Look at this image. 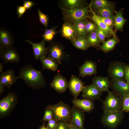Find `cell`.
Masks as SVG:
<instances>
[{"mask_svg":"<svg viewBox=\"0 0 129 129\" xmlns=\"http://www.w3.org/2000/svg\"><path fill=\"white\" fill-rule=\"evenodd\" d=\"M72 102L74 106L81 109L85 112H90L95 108L93 101L88 99L74 98L72 100Z\"/></svg>","mask_w":129,"mask_h":129,"instance_id":"d6986e66","label":"cell"},{"mask_svg":"<svg viewBox=\"0 0 129 129\" xmlns=\"http://www.w3.org/2000/svg\"><path fill=\"white\" fill-rule=\"evenodd\" d=\"M48 57L54 60L58 63L61 64L65 56L62 47L58 43H52L47 48Z\"/></svg>","mask_w":129,"mask_h":129,"instance_id":"9c48e42d","label":"cell"},{"mask_svg":"<svg viewBox=\"0 0 129 129\" xmlns=\"http://www.w3.org/2000/svg\"><path fill=\"white\" fill-rule=\"evenodd\" d=\"M86 38L90 47H97L100 45L101 43L96 31L88 34Z\"/></svg>","mask_w":129,"mask_h":129,"instance_id":"4dcf8cb0","label":"cell"},{"mask_svg":"<svg viewBox=\"0 0 129 129\" xmlns=\"http://www.w3.org/2000/svg\"><path fill=\"white\" fill-rule=\"evenodd\" d=\"M95 31L101 43H103L105 41L106 38L107 37L106 33L97 25Z\"/></svg>","mask_w":129,"mask_h":129,"instance_id":"74e56055","label":"cell"},{"mask_svg":"<svg viewBox=\"0 0 129 129\" xmlns=\"http://www.w3.org/2000/svg\"><path fill=\"white\" fill-rule=\"evenodd\" d=\"M56 28L54 27L49 29H45L44 33L42 35L43 40L45 42L52 41L58 33L56 30Z\"/></svg>","mask_w":129,"mask_h":129,"instance_id":"1f68e13d","label":"cell"},{"mask_svg":"<svg viewBox=\"0 0 129 129\" xmlns=\"http://www.w3.org/2000/svg\"><path fill=\"white\" fill-rule=\"evenodd\" d=\"M123 10L115 11L114 18V26L117 30L122 31L123 26L127 20L124 17Z\"/></svg>","mask_w":129,"mask_h":129,"instance_id":"484cf974","label":"cell"},{"mask_svg":"<svg viewBox=\"0 0 129 129\" xmlns=\"http://www.w3.org/2000/svg\"><path fill=\"white\" fill-rule=\"evenodd\" d=\"M45 122H44L42 125L40 127L39 129H49L45 126Z\"/></svg>","mask_w":129,"mask_h":129,"instance_id":"bcb514c9","label":"cell"},{"mask_svg":"<svg viewBox=\"0 0 129 129\" xmlns=\"http://www.w3.org/2000/svg\"><path fill=\"white\" fill-rule=\"evenodd\" d=\"M96 63L92 61L86 60L79 68V75L82 77L87 75L91 76L97 73Z\"/></svg>","mask_w":129,"mask_h":129,"instance_id":"e0dca14e","label":"cell"},{"mask_svg":"<svg viewBox=\"0 0 129 129\" xmlns=\"http://www.w3.org/2000/svg\"><path fill=\"white\" fill-rule=\"evenodd\" d=\"M62 36L71 42L77 37V35L74 25L66 22L63 25L61 29Z\"/></svg>","mask_w":129,"mask_h":129,"instance_id":"ffe728a7","label":"cell"},{"mask_svg":"<svg viewBox=\"0 0 129 129\" xmlns=\"http://www.w3.org/2000/svg\"><path fill=\"white\" fill-rule=\"evenodd\" d=\"M97 16L99 19L112 29L114 26V19L104 17L98 16L97 15Z\"/></svg>","mask_w":129,"mask_h":129,"instance_id":"8d00e7d4","label":"cell"},{"mask_svg":"<svg viewBox=\"0 0 129 129\" xmlns=\"http://www.w3.org/2000/svg\"><path fill=\"white\" fill-rule=\"evenodd\" d=\"M4 86L2 84L0 83V95L3 94L4 91Z\"/></svg>","mask_w":129,"mask_h":129,"instance_id":"ee69618b","label":"cell"},{"mask_svg":"<svg viewBox=\"0 0 129 129\" xmlns=\"http://www.w3.org/2000/svg\"><path fill=\"white\" fill-rule=\"evenodd\" d=\"M58 122L53 117L48 121L46 126L49 129H55L57 124Z\"/></svg>","mask_w":129,"mask_h":129,"instance_id":"f35d334b","label":"cell"},{"mask_svg":"<svg viewBox=\"0 0 129 129\" xmlns=\"http://www.w3.org/2000/svg\"><path fill=\"white\" fill-rule=\"evenodd\" d=\"M42 65L43 69L55 71L58 68V63L54 60L45 56L39 59Z\"/></svg>","mask_w":129,"mask_h":129,"instance_id":"603a6c76","label":"cell"},{"mask_svg":"<svg viewBox=\"0 0 129 129\" xmlns=\"http://www.w3.org/2000/svg\"><path fill=\"white\" fill-rule=\"evenodd\" d=\"M92 8L95 9L106 7H113L114 5L110 1L106 0H93L89 5Z\"/></svg>","mask_w":129,"mask_h":129,"instance_id":"f546056e","label":"cell"},{"mask_svg":"<svg viewBox=\"0 0 129 129\" xmlns=\"http://www.w3.org/2000/svg\"><path fill=\"white\" fill-rule=\"evenodd\" d=\"M55 129H69L68 123L64 121L58 122Z\"/></svg>","mask_w":129,"mask_h":129,"instance_id":"ab89813d","label":"cell"},{"mask_svg":"<svg viewBox=\"0 0 129 129\" xmlns=\"http://www.w3.org/2000/svg\"><path fill=\"white\" fill-rule=\"evenodd\" d=\"M123 109V112H129V94L122 97Z\"/></svg>","mask_w":129,"mask_h":129,"instance_id":"d590c367","label":"cell"},{"mask_svg":"<svg viewBox=\"0 0 129 129\" xmlns=\"http://www.w3.org/2000/svg\"><path fill=\"white\" fill-rule=\"evenodd\" d=\"M95 12L97 16L114 19V11L113 7H106L95 9Z\"/></svg>","mask_w":129,"mask_h":129,"instance_id":"4316f807","label":"cell"},{"mask_svg":"<svg viewBox=\"0 0 129 129\" xmlns=\"http://www.w3.org/2000/svg\"><path fill=\"white\" fill-rule=\"evenodd\" d=\"M17 78L22 79L28 86L34 89L43 88L46 84L42 72L30 64H26L20 68Z\"/></svg>","mask_w":129,"mask_h":129,"instance_id":"6da1fadb","label":"cell"},{"mask_svg":"<svg viewBox=\"0 0 129 129\" xmlns=\"http://www.w3.org/2000/svg\"><path fill=\"white\" fill-rule=\"evenodd\" d=\"M127 64L125 62L116 60L110 64L107 72L111 78L125 81V75Z\"/></svg>","mask_w":129,"mask_h":129,"instance_id":"8992f818","label":"cell"},{"mask_svg":"<svg viewBox=\"0 0 129 129\" xmlns=\"http://www.w3.org/2000/svg\"><path fill=\"white\" fill-rule=\"evenodd\" d=\"M17 76L13 70L11 69L3 72L0 75V83L10 89L16 82Z\"/></svg>","mask_w":129,"mask_h":129,"instance_id":"2e32d148","label":"cell"},{"mask_svg":"<svg viewBox=\"0 0 129 129\" xmlns=\"http://www.w3.org/2000/svg\"><path fill=\"white\" fill-rule=\"evenodd\" d=\"M123 112L122 110L104 112L101 117V122L105 127L115 129L122 121L124 117Z\"/></svg>","mask_w":129,"mask_h":129,"instance_id":"5b68a950","label":"cell"},{"mask_svg":"<svg viewBox=\"0 0 129 129\" xmlns=\"http://www.w3.org/2000/svg\"><path fill=\"white\" fill-rule=\"evenodd\" d=\"M119 42V39L117 37H113V38L105 41L102 45L97 48L99 50L106 53L113 49Z\"/></svg>","mask_w":129,"mask_h":129,"instance_id":"7402d4cb","label":"cell"},{"mask_svg":"<svg viewBox=\"0 0 129 129\" xmlns=\"http://www.w3.org/2000/svg\"><path fill=\"white\" fill-rule=\"evenodd\" d=\"M67 80L61 75H56L50 84V86L58 93L64 92L68 87Z\"/></svg>","mask_w":129,"mask_h":129,"instance_id":"5bb4252c","label":"cell"},{"mask_svg":"<svg viewBox=\"0 0 129 129\" xmlns=\"http://www.w3.org/2000/svg\"><path fill=\"white\" fill-rule=\"evenodd\" d=\"M25 41L30 44L32 48L34 58L36 59H39L46 56L47 48L45 46V42L43 40L39 43H34L29 39Z\"/></svg>","mask_w":129,"mask_h":129,"instance_id":"9a60e30c","label":"cell"},{"mask_svg":"<svg viewBox=\"0 0 129 129\" xmlns=\"http://www.w3.org/2000/svg\"><path fill=\"white\" fill-rule=\"evenodd\" d=\"M4 67V65L3 64L2 62L0 63V72H2V70L3 69Z\"/></svg>","mask_w":129,"mask_h":129,"instance_id":"7dc6e473","label":"cell"},{"mask_svg":"<svg viewBox=\"0 0 129 129\" xmlns=\"http://www.w3.org/2000/svg\"><path fill=\"white\" fill-rule=\"evenodd\" d=\"M110 86L113 92L122 97L129 94V85L125 81L111 78Z\"/></svg>","mask_w":129,"mask_h":129,"instance_id":"7c38bea8","label":"cell"},{"mask_svg":"<svg viewBox=\"0 0 129 129\" xmlns=\"http://www.w3.org/2000/svg\"><path fill=\"white\" fill-rule=\"evenodd\" d=\"M125 81L129 85V65L127 64L125 70Z\"/></svg>","mask_w":129,"mask_h":129,"instance_id":"7bdbcfd3","label":"cell"},{"mask_svg":"<svg viewBox=\"0 0 129 129\" xmlns=\"http://www.w3.org/2000/svg\"><path fill=\"white\" fill-rule=\"evenodd\" d=\"M27 10L23 6H17V8L16 14L19 18L22 17Z\"/></svg>","mask_w":129,"mask_h":129,"instance_id":"60d3db41","label":"cell"},{"mask_svg":"<svg viewBox=\"0 0 129 129\" xmlns=\"http://www.w3.org/2000/svg\"><path fill=\"white\" fill-rule=\"evenodd\" d=\"M16 94L9 91L8 94L0 101V118L8 114L12 110L16 104L17 100Z\"/></svg>","mask_w":129,"mask_h":129,"instance_id":"52a82bcc","label":"cell"},{"mask_svg":"<svg viewBox=\"0 0 129 129\" xmlns=\"http://www.w3.org/2000/svg\"><path fill=\"white\" fill-rule=\"evenodd\" d=\"M53 117V112L52 109L47 107L46 108L43 118L41 121H48Z\"/></svg>","mask_w":129,"mask_h":129,"instance_id":"d6a6232c","label":"cell"},{"mask_svg":"<svg viewBox=\"0 0 129 129\" xmlns=\"http://www.w3.org/2000/svg\"><path fill=\"white\" fill-rule=\"evenodd\" d=\"M71 42L75 47L81 50H86L90 47L86 38L77 37Z\"/></svg>","mask_w":129,"mask_h":129,"instance_id":"f1b7e54d","label":"cell"},{"mask_svg":"<svg viewBox=\"0 0 129 129\" xmlns=\"http://www.w3.org/2000/svg\"><path fill=\"white\" fill-rule=\"evenodd\" d=\"M96 27V24L91 22L87 21L85 24V29L87 35L95 31Z\"/></svg>","mask_w":129,"mask_h":129,"instance_id":"e575fe53","label":"cell"},{"mask_svg":"<svg viewBox=\"0 0 129 129\" xmlns=\"http://www.w3.org/2000/svg\"><path fill=\"white\" fill-rule=\"evenodd\" d=\"M63 2L65 7L64 8L66 9H72L87 6L86 5V1L84 0H65Z\"/></svg>","mask_w":129,"mask_h":129,"instance_id":"cb8c5ba5","label":"cell"},{"mask_svg":"<svg viewBox=\"0 0 129 129\" xmlns=\"http://www.w3.org/2000/svg\"><path fill=\"white\" fill-rule=\"evenodd\" d=\"M86 19L81 20L74 25L76 32L77 37L86 38L87 34L85 29Z\"/></svg>","mask_w":129,"mask_h":129,"instance_id":"83f0119b","label":"cell"},{"mask_svg":"<svg viewBox=\"0 0 129 129\" xmlns=\"http://www.w3.org/2000/svg\"><path fill=\"white\" fill-rule=\"evenodd\" d=\"M105 99L101 101L104 112H116L122 110V97L113 91L108 90ZM123 111V110H122Z\"/></svg>","mask_w":129,"mask_h":129,"instance_id":"7a4b0ae2","label":"cell"},{"mask_svg":"<svg viewBox=\"0 0 129 129\" xmlns=\"http://www.w3.org/2000/svg\"><path fill=\"white\" fill-rule=\"evenodd\" d=\"M0 43L1 48H6L13 46V42L7 32L3 30L0 31Z\"/></svg>","mask_w":129,"mask_h":129,"instance_id":"d4e9b609","label":"cell"},{"mask_svg":"<svg viewBox=\"0 0 129 129\" xmlns=\"http://www.w3.org/2000/svg\"><path fill=\"white\" fill-rule=\"evenodd\" d=\"M69 129H79L72 124L68 123Z\"/></svg>","mask_w":129,"mask_h":129,"instance_id":"f6af8a7d","label":"cell"},{"mask_svg":"<svg viewBox=\"0 0 129 129\" xmlns=\"http://www.w3.org/2000/svg\"><path fill=\"white\" fill-rule=\"evenodd\" d=\"M37 4L30 0H24L23 1V6L27 10L30 9Z\"/></svg>","mask_w":129,"mask_h":129,"instance_id":"b9f144b4","label":"cell"},{"mask_svg":"<svg viewBox=\"0 0 129 129\" xmlns=\"http://www.w3.org/2000/svg\"><path fill=\"white\" fill-rule=\"evenodd\" d=\"M89 5L86 7L72 9L62 8L63 15L66 22L74 25L78 22L86 19L89 16Z\"/></svg>","mask_w":129,"mask_h":129,"instance_id":"3957f363","label":"cell"},{"mask_svg":"<svg viewBox=\"0 0 129 129\" xmlns=\"http://www.w3.org/2000/svg\"><path fill=\"white\" fill-rule=\"evenodd\" d=\"M0 56L5 63H18L20 61L19 55L13 46L6 48L0 47Z\"/></svg>","mask_w":129,"mask_h":129,"instance_id":"ba28073f","label":"cell"},{"mask_svg":"<svg viewBox=\"0 0 129 129\" xmlns=\"http://www.w3.org/2000/svg\"><path fill=\"white\" fill-rule=\"evenodd\" d=\"M92 83L100 90L107 91L110 87V81L108 77L95 76L92 79Z\"/></svg>","mask_w":129,"mask_h":129,"instance_id":"44dd1931","label":"cell"},{"mask_svg":"<svg viewBox=\"0 0 129 129\" xmlns=\"http://www.w3.org/2000/svg\"><path fill=\"white\" fill-rule=\"evenodd\" d=\"M37 12L40 22L45 26L47 27L48 22V17L47 15L43 13L39 9Z\"/></svg>","mask_w":129,"mask_h":129,"instance_id":"836d02e7","label":"cell"},{"mask_svg":"<svg viewBox=\"0 0 129 129\" xmlns=\"http://www.w3.org/2000/svg\"><path fill=\"white\" fill-rule=\"evenodd\" d=\"M89 5L90 9V11L92 14L91 17V19L104 32L106 35L107 37L109 38L112 36L116 37L115 33L113 31V29L98 18L96 14L92 8Z\"/></svg>","mask_w":129,"mask_h":129,"instance_id":"ac0fdd59","label":"cell"},{"mask_svg":"<svg viewBox=\"0 0 129 129\" xmlns=\"http://www.w3.org/2000/svg\"><path fill=\"white\" fill-rule=\"evenodd\" d=\"M72 109V117L70 123L79 129H84L85 112L81 109L73 106Z\"/></svg>","mask_w":129,"mask_h":129,"instance_id":"8fae6325","label":"cell"},{"mask_svg":"<svg viewBox=\"0 0 129 129\" xmlns=\"http://www.w3.org/2000/svg\"><path fill=\"white\" fill-rule=\"evenodd\" d=\"M84 86V83L80 79L74 75H71L68 82V87L74 98H77Z\"/></svg>","mask_w":129,"mask_h":129,"instance_id":"4fadbf2b","label":"cell"},{"mask_svg":"<svg viewBox=\"0 0 129 129\" xmlns=\"http://www.w3.org/2000/svg\"><path fill=\"white\" fill-rule=\"evenodd\" d=\"M47 107L51 108L53 112V116L56 120L70 123L72 117V109L67 104L60 101L54 105Z\"/></svg>","mask_w":129,"mask_h":129,"instance_id":"277c9868","label":"cell"},{"mask_svg":"<svg viewBox=\"0 0 129 129\" xmlns=\"http://www.w3.org/2000/svg\"><path fill=\"white\" fill-rule=\"evenodd\" d=\"M103 91L92 83L85 86L82 91V96L84 98L93 101L99 99Z\"/></svg>","mask_w":129,"mask_h":129,"instance_id":"30bf717a","label":"cell"}]
</instances>
